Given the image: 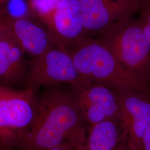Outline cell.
I'll list each match as a JSON object with an SVG mask.
<instances>
[{
    "label": "cell",
    "instance_id": "cell-16",
    "mask_svg": "<svg viewBox=\"0 0 150 150\" xmlns=\"http://www.w3.org/2000/svg\"><path fill=\"white\" fill-rule=\"evenodd\" d=\"M81 146L72 142H64L48 150H80Z\"/></svg>",
    "mask_w": 150,
    "mask_h": 150
},
{
    "label": "cell",
    "instance_id": "cell-19",
    "mask_svg": "<svg viewBox=\"0 0 150 150\" xmlns=\"http://www.w3.org/2000/svg\"><path fill=\"white\" fill-rule=\"evenodd\" d=\"M1 27H0V37H1Z\"/></svg>",
    "mask_w": 150,
    "mask_h": 150
},
{
    "label": "cell",
    "instance_id": "cell-14",
    "mask_svg": "<svg viewBox=\"0 0 150 150\" xmlns=\"http://www.w3.org/2000/svg\"><path fill=\"white\" fill-rule=\"evenodd\" d=\"M120 3L134 9L137 12L145 6L150 3V0H117Z\"/></svg>",
    "mask_w": 150,
    "mask_h": 150
},
{
    "label": "cell",
    "instance_id": "cell-4",
    "mask_svg": "<svg viewBox=\"0 0 150 150\" xmlns=\"http://www.w3.org/2000/svg\"><path fill=\"white\" fill-rule=\"evenodd\" d=\"M37 91L27 86L15 89L0 85V147L17 149L31 128L38 113Z\"/></svg>",
    "mask_w": 150,
    "mask_h": 150
},
{
    "label": "cell",
    "instance_id": "cell-9",
    "mask_svg": "<svg viewBox=\"0 0 150 150\" xmlns=\"http://www.w3.org/2000/svg\"><path fill=\"white\" fill-rule=\"evenodd\" d=\"M0 27L25 54L35 58L55 45L47 29L25 16L0 12Z\"/></svg>",
    "mask_w": 150,
    "mask_h": 150
},
{
    "label": "cell",
    "instance_id": "cell-11",
    "mask_svg": "<svg viewBox=\"0 0 150 150\" xmlns=\"http://www.w3.org/2000/svg\"><path fill=\"white\" fill-rule=\"evenodd\" d=\"M0 37V85L12 87L24 81L27 73L25 53L1 28Z\"/></svg>",
    "mask_w": 150,
    "mask_h": 150
},
{
    "label": "cell",
    "instance_id": "cell-3",
    "mask_svg": "<svg viewBox=\"0 0 150 150\" xmlns=\"http://www.w3.org/2000/svg\"><path fill=\"white\" fill-rule=\"evenodd\" d=\"M96 38L124 67L150 85V44L134 15L113 22Z\"/></svg>",
    "mask_w": 150,
    "mask_h": 150
},
{
    "label": "cell",
    "instance_id": "cell-10",
    "mask_svg": "<svg viewBox=\"0 0 150 150\" xmlns=\"http://www.w3.org/2000/svg\"><path fill=\"white\" fill-rule=\"evenodd\" d=\"M85 36L93 37L113 22L137 11L117 0H78Z\"/></svg>",
    "mask_w": 150,
    "mask_h": 150
},
{
    "label": "cell",
    "instance_id": "cell-7",
    "mask_svg": "<svg viewBox=\"0 0 150 150\" xmlns=\"http://www.w3.org/2000/svg\"><path fill=\"white\" fill-rule=\"evenodd\" d=\"M38 18L46 26L54 43L67 51L85 36L78 0H59Z\"/></svg>",
    "mask_w": 150,
    "mask_h": 150
},
{
    "label": "cell",
    "instance_id": "cell-1",
    "mask_svg": "<svg viewBox=\"0 0 150 150\" xmlns=\"http://www.w3.org/2000/svg\"><path fill=\"white\" fill-rule=\"evenodd\" d=\"M86 125L70 84L46 87L35 122L17 149L48 150L64 142L82 146Z\"/></svg>",
    "mask_w": 150,
    "mask_h": 150
},
{
    "label": "cell",
    "instance_id": "cell-12",
    "mask_svg": "<svg viewBox=\"0 0 150 150\" xmlns=\"http://www.w3.org/2000/svg\"><path fill=\"white\" fill-rule=\"evenodd\" d=\"M123 141L121 122L106 120L88 126V134L80 150H113Z\"/></svg>",
    "mask_w": 150,
    "mask_h": 150
},
{
    "label": "cell",
    "instance_id": "cell-15",
    "mask_svg": "<svg viewBox=\"0 0 150 150\" xmlns=\"http://www.w3.org/2000/svg\"><path fill=\"white\" fill-rule=\"evenodd\" d=\"M141 150H150V122L142 136Z\"/></svg>",
    "mask_w": 150,
    "mask_h": 150
},
{
    "label": "cell",
    "instance_id": "cell-17",
    "mask_svg": "<svg viewBox=\"0 0 150 150\" xmlns=\"http://www.w3.org/2000/svg\"><path fill=\"white\" fill-rule=\"evenodd\" d=\"M113 150H129V149L127 144V142L126 141H123Z\"/></svg>",
    "mask_w": 150,
    "mask_h": 150
},
{
    "label": "cell",
    "instance_id": "cell-8",
    "mask_svg": "<svg viewBox=\"0 0 150 150\" xmlns=\"http://www.w3.org/2000/svg\"><path fill=\"white\" fill-rule=\"evenodd\" d=\"M118 100L120 122L129 150H141V141L150 122V93L113 90Z\"/></svg>",
    "mask_w": 150,
    "mask_h": 150
},
{
    "label": "cell",
    "instance_id": "cell-2",
    "mask_svg": "<svg viewBox=\"0 0 150 150\" xmlns=\"http://www.w3.org/2000/svg\"><path fill=\"white\" fill-rule=\"evenodd\" d=\"M82 77L116 90L150 93V85L124 67L96 38L84 36L67 51Z\"/></svg>",
    "mask_w": 150,
    "mask_h": 150
},
{
    "label": "cell",
    "instance_id": "cell-18",
    "mask_svg": "<svg viewBox=\"0 0 150 150\" xmlns=\"http://www.w3.org/2000/svg\"><path fill=\"white\" fill-rule=\"evenodd\" d=\"M12 1V0H0V12H1V8L5 5L6 4H7V2Z\"/></svg>",
    "mask_w": 150,
    "mask_h": 150
},
{
    "label": "cell",
    "instance_id": "cell-13",
    "mask_svg": "<svg viewBox=\"0 0 150 150\" xmlns=\"http://www.w3.org/2000/svg\"><path fill=\"white\" fill-rule=\"evenodd\" d=\"M138 13L136 18L150 44V3L142 7Z\"/></svg>",
    "mask_w": 150,
    "mask_h": 150
},
{
    "label": "cell",
    "instance_id": "cell-6",
    "mask_svg": "<svg viewBox=\"0 0 150 150\" xmlns=\"http://www.w3.org/2000/svg\"><path fill=\"white\" fill-rule=\"evenodd\" d=\"M70 86L87 125L106 120L120 121L117 98L111 88L84 77Z\"/></svg>",
    "mask_w": 150,
    "mask_h": 150
},
{
    "label": "cell",
    "instance_id": "cell-5",
    "mask_svg": "<svg viewBox=\"0 0 150 150\" xmlns=\"http://www.w3.org/2000/svg\"><path fill=\"white\" fill-rule=\"evenodd\" d=\"M82 78L70 54L54 45L34 58L26 82L27 86L37 91L42 87L72 84Z\"/></svg>",
    "mask_w": 150,
    "mask_h": 150
}]
</instances>
